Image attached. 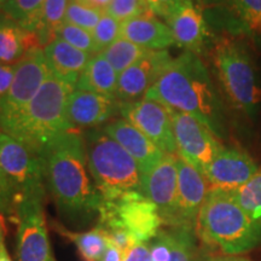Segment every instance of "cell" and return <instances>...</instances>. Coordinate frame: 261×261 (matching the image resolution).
Returning <instances> with one entry per match:
<instances>
[{"mask_svg": "<svg viewBox=\"0 0 261 261\" xmlns=\"http://www.w3.org/2000/svg\"><path fill=\"white\" fill-rule=\"evenodd\" d=\"M45 0H9L2 12L12 18L25 32L37 34Z\"/></svg>", "mask_w": 261, "mask_h": 261, "instance_id": "28", "label": "cell"}, {"mask_svg": "<svg viewBox=\"0 0 261 261\" xmlns=\"http://www.w3.org/2000/svg\"><path fill=\"white\" fill-rule=\"evenodd\" d=\"M202 261H249L244 257H238L236 255H225V256H212L203 259Z\"/></svg>", "mask_w": 261, "mask_h": 261, "instance_id": "42", "label": "cell"}, {"mask_svg": "<svg viewBox=\"0 0 261 261\" xmlns=\"http://www.w3.org/2000/svg\"><path fill=\"white\" fill-rule=\"evenodd\" d=\"M5 228L0 230V261H12L11 256L6 249L5 246V241H4V232Z\"/></svg>", "mask_w": 261, "mask_h": 261, "instance_id": "41", "label": "cell"}, {"mask_svg": "<svg viewBox=\"0 0 261 261\" xmlns=\"http://www.w3.org/2000/svg\"><path fill=\"white\" fill-rule=\"evenodd\" d=\"M0 214L3 217L16 218V205L8 180L0 167Z\"/></svg>", "mask_w": 261, "mask_h": 261, "instance_id": "36", "label": "cell"}, {"mask_svg": "<svg viewBox=\"0 0 261 261\" xmlns=\"http://www.w3.org/2000/svg\"><path fill=\"white\" fill-rule=\"evenodd\" d=\"M15 75V65L0 62V100L5 97Z\"/></svg>", "mask_w": 261, "mask_h": 261, "instance_id": "37", "label": "cell"}, {"mask_svg": "<svg viewBox=\"0 0 261 261\" xmlns=\"http://www.w3.org/2000/svg\"><path fill=\"white\" fill-rule=\"evenodd\" d=\"M197 236L226 255L252 250L261 242V224L241 207L233 192L210 189L196 223Z\"/></svg>", "mask_w": 261, "mask_h": 261, "instance_id": "4", "label": "cell"}, {"mask_svg": "<svg viewBox=\"0 0 261 261\" xmlns=\"http://www.w3.org/2000/svg\"><path fill=\"white\" fill-rule=\"evenodd\" d=\"M254 160L240 149L224 148L204 172L211 189L234 192L257 172Z\"/></svg>", "mask_w": 261, "mask_h": 261, "instance_id": "16", "label": "cell"}, {"mask_svg": "<svg viewBox=\"0 0 261 261\" xmlns=\"http://www.w3.org/2000/svg\"><path fill=\"white\" fill-rule=\"evenodd\" d=\"M175 45L200 56L208 39V27L202 10L195 4L184 5L166 19Z\"/></svg>", "mask_w": 261, "mask_h": 261, "instance_id": "19", "label": "cell"}, {"mask_svg": "<svg viewBox=\"0 0 261 261\" xmlns=\"http://www.w3.org/2000/svg\"><path fill=\"white\" fill-rule=\"evenodd\" d=\"M125 259V254H123L116 246H114L113 243L109 242L106 252H104L99 261H123Z\"/></svg>", "mask_w": 261, "mask_h": 261, "instance_id": "39", "label": "cell"}, {"mask_svg": "<svg viewBox=\"0 0 261 261\" xmlns=\"http://www.w3.org/2000/svg\"><path fill=\"white\" fill-rule=\"evenodd\" d=\"M40 156L46 188L62 217L74 224L98 217L102 196L90 173L83 135L77 129L62 133Z\"/></svg>", "mask_w": 261, "mask_h": 261, "instance_id": "1", "label": "cell"}, {"mask_svg": "<svg viewBox=\"0 0 261 261\" xmlns=\"http://www.w3.org/2000/svg\"><path fill=\"white\" fill-rule=\"evenodd\" d=\"M202 6L220 10L243 32L261 40V0H204Z\"/></svg>", "mask_w": 261, "mask_h": 261, "instance_id": "24", "label": "cell"}, {"mask_svg": "<svg viewBox=\"0 0 261 261\" xmlns=\"http://www.w3.org/2000/svg\"><path fill=\"white\" fill-rule=\"evenodd\" d=\"M171 116L178 155L204 175L224 145L204 123L190 114L171 109Z\"/></svg>", "mask_w": 261, "mask_h": 261, "instance_id": "9", "label": "cell"}, {"mask_svg": "<svg viewBox=\"0 0 261 261\" xmlns=\"http://www.w3.org/2000/svg\"><path fill=\"white\" fill-rule=\"evenodd\" d=\"M102 15L103 11L83 4L77 0H70L64 22L76 25L79 28L86 29L89 32H93Z\"/></svg>", "mask_w": 261, "mask_h": 261, "instance_id": "32", "label": "cell"}, {"mask_svg": "<svg viewBox=\"0 0 261 261\" xmlns=\"http://www.w3.org/2000/svg\"><path fill=\"white\" fill-rule=\"evenodd\" d=\"M178 190L173 225L196 231L198 214L210 192V182L194 166L178 155Z\"/></svg>", "mask_w": 261, "mask_h": 261, "instance_id": "15", "label": "cell"}, {"mask_svg": "<svg viewBox=\"0 0 261 261\" xmlns=\"http://www.w3.org/2000/svg\"><path fill=\"white\" fill-rule=\"evenodd\" d=\"M92 34L99 52H102L108 46L114 44L117 39L121 38V22L117 21L115 17L107 12H103Z\"/></svg>", "mask_w": 261, "mask_h": 261, "instance_id": "33", "label": "cell"}, {"mask_svg": "<svg viewBox=\"0 0 261 261\" xmlns=\"http://www.w3.org/2000/svg\"><path fill=\"white\" fill-rule=\"evenodd\" d=\"M212 60L223 90L234 109L255 116L261 106V84L243 45L228 37L215 41Z\"/></svg>", "mask_w": 261, "mask_h": 261, "instance_id": "6", "label": "cell"}, {"mask_svg": "<svg viewBox=\"0 0 261 261\" xmlns=\"http://www.w3.org/2000/svg\"><path fill=\"white\" fill-rule=\"evenodd\" d=\"M194 233L185 227L161 228L149 243L151 261H202Z\"/></svg>", "mask_w": 261, "mask_h": 261, "instance_id": "20", "label": "cell"}, {"mask_svg": "<svg viewBox=\"0 0 261 261\" xmlns=\"http://www.w3.org/2000/svg\"><path fill=\"white\" fill-rule=\"evenodd\" d=\"M106 12L122 23L127 19L149 14L151 10L145 0H112Z\"/></svg>", "mask_w": 261, "mask_h": 261, "instance_id": "34", "label": "cell"}, {"mask_svg": "<svg viewBox=\"0 0 261 261\" xmlns=\"http://www.w3.org/2000/svg\"><path fill=\"white\" fill-rule=\"evenodd\" d=\"M74 90L75 86L50 74L27 106L0 120V130L40 154L62 133L75 129L67 114L68 98Z\"/></svg>", "mask_w": 261, "mask_h": 261, "instance_id": "3", "label": "cell"}, {"mask_svg": "<svg viewBox=\"0 0 261 261\" xmlns=\"http://www.w3.org/2000/svg\"><path fill=\"white\" fill-rule=\"evenodd\" d=\"M123 261H151L149 243L136 244Z\"/></svg>", "mask_w": 261, "mask_h": 261, "instance_id": "38", "label": "cell"}, {"mask_svg": "<svg viewBox=\"0 0 261 261\" xmlns=\"http://www.w3.org/2000/svg\"><path fill=\"white\" fill-rule=\"evenodd\" d=\"M58 232L71 241L76 246L81 256L87 261H99L109 244L106 233L98 226H94L92 230L86 232H74L58 226Z\"/></svg>", "mask_w": 261, "mask_h": 261, "instance_id": "26", "label": "cell"}, {"mask_svg": "<svg viewBox=\"0 0 261 261\" xmlns=\"http://www.w3.org/2000/svg\"><path fill=\"white\" fill-rule=\"evenodd\" d=\"M149 9L155 16L166 21L184 5L190 4L194 0H145Z\"/></svg>", "mask_w": 261, "mask_h": 261, "instance_id": "35", "label": "cell"}, {"mask_svg": "<svg viewBox=\"0 0 261 261\" xmlns=\"http://www.w3.org/2000/svg\"><path fill=\"white\" fill-rule=\"evenodd\" d=\"M57 38L68 42L77 50L86 52L91 56L99 54V48L97 46L92 32L86 31V29L64 22L57 33Z\"/></svg>", "mask_w": 261, "mask_h": 261, "instance_id": "31", "label": "cell"}, {"mask_svg": "<svg viewBox=\"0 0 261 261\" xmlns=\"http://www.w3.org/2000/svg\"><path fill=\"white\" fill-rule=\"evenodd\" d=\"M3 215L0 214V230H3V228H4V224H3Z\"/></svg>", "mask_w": 261, "mask_h": 261, "instance_id": "44", "label": "cell"}, {"mask_svg": "<svg viewBox=\"0 0 261 261\" xmlns=\"http://www.w3.org/2000/svg\"><path fill=\"white\" fill-rule=\"evenodd\" d=\"M0 167L11 189L16 210L24 201H44L46 182L40 154L2 130Z\"/></svg>", "mask_w": 261, "mask_h": 261, "instance_id": "7", "label": "cell"}, {"mask_svg": "<svg viewBox=\"0 0 261 261\" xmlns=\"http://www.w3.org/2000/svg\"><path fill=\"white\" fill-rule=\"evenodd\" d=\"M203 2H204V0H197V3H198V4H200V5L203 4Z\"/></svg>", "mask_w": 261, "mask_h": 261, "instance_id": "45", "label": "cell"}, {"mask_svg": "<svg viewBox=\"0 0 261 261\" xmlns=\"http://www.w3.org/2000/svg\"><path fill=\"white\" fill-rule=\"evenodd\" d=\"M173 58L168 50H149L138 62L119 75L115 98L119 103L143 99L165 73Z\"/></svg>", "mask_w": 261, "mask_h": 261, "instance_id": "13", "label": "cell"}, {"mask_svg": "<svg viewBox=\"0 0 261 261\" xmlns=\"http://www.w3.org/2000/svg\"><path fill=\"white\" fill-rule=\"evenodd\" d=\"M233 196L247 214L261 224V169H257L243 187L234 191Z\"/></svg>", "mask_w": 261, "mask_h": 261, "instance_id": "30", "label": "cell"}, {"mask_svg": "<svg viewBox=\"0 0 261 261\" xmlns=\"http://www.w3.org/2000/svg\"><path fill=\"white\" fill-rule=\"evenodd\" d=\"M87 165L103 200L112 201L130 192H142L143 174L128 152L102 128L83 135Z\"/></svg>", "mask_w": 261, "mask_h": 261, "instance_id": "5", "label": "cell"}, {"mask_svg": "<svg viewBox=\"0 0 261 261\" xmlns=\"http://www.w3.org/2000/svg\"><path fill=\"white\" fill-rule=\"evenodd\" d=\"M70 0H45L40 16L37 38L44 47L57 38V33L65 21ZM42 47V48H44Z\"/></svg>", "mask_w": 261, "mask_h": 261, "instance_id": "27", "label": "cell"}, {"mask_svg": "<svg viewBox=\"0 0 261 261\" xmlns=\"http://www.w3.org/2000/svg\"><path fill=\"white\" fill-rule=\"evenodd\" d=\"M8 2H9V0H0V12H2L3 8H4L5 4H6V3H8Z\"/></svg>", "mask_w": 261, "mask_h": 261, "instance_id": "43", "label": "cell"}, {"mask_svg": "<svg viewBox=\"0 0 261 261\" xmlns=\"http://www.w3.org/2000/svg\"><path fill=\"white\" fill-rule=\"evenodd\" d=\"M119 114L144 133L165 154H178L171 109L167 106L143 98L136 102L120 103Z\"/></svg>", "mask_w": 261, "mask_h": 261, "instance_id": "10", "label": "cell"}, {"mask_svg": "<svg viewBox=\"0 0 261 261\" xmlns=\"http://www.w3.org/2000/svg\"><path fill=\"white\" fill-rule=\"evenodd\" d=\"M35 47H41L37 35L25 32L17 22L0 12V62L15 65Z\"/></svg>", "mask_w": 261, "mask_h": 261, "instance_id": "23", "label": "cell"}, {"mask_svg": "<svg viewBox=\"0 0 261 261\" xmlns=\"http://www.w3.org/2000/svg\"><path fill=\"white\" fill-rule=\"evenodd\" d=\"M117 81H119V74L102 52H99L91 57L75 89L91 91V92L115 98Z\"/></svg>", "mask_w": 261, "mask_h": 261, "instance_id": "25", "label": "cell"}, {"mask_svg": "<svg viewBox=\"0 0 261 261\" xmlns=\"http://www.w3.org/2000/svg\"><path fill=\"white\" fill-rule=\"evenodd\" d=\"M77 2L89 5L91 8L99 10V11L106 12V10L108 9L110 3H112V0H77Z\"/></svg>", "mask_w": 261, "mask_h": 261, "instance_id": "40", "label": "cell"}, {"mask_svg": "<svg viewBox=\"0 0 261 261\" xmlns=\"http://www.w3.org/2000/svg\"><path fill=\"white\" fill-rule=\"evenodd\" d=\"M97 226L102 230H123L139 244L150 243L163 223L151 201L140 192H130L112 201L102 198Z\"/></svg>", "mask_w": 261, "mask_h": 261, "instance_id": "8", "label": "cell"}, {"mask_svg": "<svg viewBox=\"0 0 261 261\" xmlns=\"http://www.w3.org/2000/svg\"><path fill=\"white\" fill-rule=\"evenodd\" d=\"M121 37L151 51L167 50L175 45L167 23H163L152 12L122 22Z\"/></svg>", "mask_w": 261, "mask_h": 261, "instance_id": "22", "label": "cell"}, {"mask_svg": "<svg viewBox=\"0 0 261 261\" xmlns=\"http://www.w3.org/2000/svg\"><path fill=\"white\" fill-rule=\"evenodd\" d=\"M120 103L116 98L75 89L68 98L67 114L70 125L77 128H97L109 122L119 113Z\"/></svg>", "mask_w": 261, "mask_h": 261, "instance_id": "17", "label": "cell"}, {"mask_svg": "<svg viewBox=\"0 0 261 261\" xmlns=\"http://www.w3.org/2000/svg\"><path fill=\"white\" fill-rule=\"evenodd\" d=\"M178 154H165L158 165L143 175L142 192L156 205L166 226H172L178 190Z\"/></svg>", "mask_w": 261, "mask_h": 261, "instance_id": "14", "label": "cell"}, {"mask_svg": "<svg viewBox=\"0 0 261 261\" xmlns=\"http://www.w3.org/2000/svg\"><path fill=\"white\" fill-rule=\"evenodd\" d=\"M102 129L132 156L143 175L151 171L165 155L144 133L123 117L113 120Z\"/></svg>", "mask_w": 261, "mask_h": 261, "instance_id": "18", "label": "cell"}, {"mask_svg": "<svg viewBox=\"0 0 261 261\" xmlns=\"http://www.w3.org/2000/svg\"><path fill=\"white\" fill-rule=\"evenodd\" d=\"M17 261H55L42 201H24L16 210Z\"/></svg>", "mask_w": 261, "mask_h": 261, "instance_id": "12", "label": "cell"}, {"mask_svg": "<svg viewBox=\"0 0 261 261\" xmlns=\"http://www.w3.org/2000/svg\"><path fill=\"white\" fill-rule=\"evenodd\" d=\"M50 71L45 61L42 47L29 50L15 64V75L5 97L0 100V120L14 115L27 106L40 90Z\"/></svg>", "mask_w": 261, "mask_h": 261, "instance_id": "11", "label": "cell"}, {"mask_svg": "<svg viewBox=\"0 0 261 261\" xmlns=\"http://www.w3.org/2000/svg\"><path fill=\"white\" fill-rule=\"evenodd\" d=\"M148 51L149 50H145V48L121 37L110 46H108L106 50H103L102 54L106 56L108 62L113 65L116 73L120 75L126 69H128L130 65L138 62Z\"/></svg>", "mask_w": 261, "mask_h": 261, "instance_id": "29", "label": "cell"}, {"mask_svg": "<svg viewBox=\"0 0 261 261\" xmlns=\"http://www.w3.org/2000/svg\"><path fill=\"white\" fill-rule=\"evenodd\" d=\"M42 50L50 74L71 86H76L81 74L92 57L60 38L52 40Z\"/></svg>", "mask_w": 261, "mask_h": 261, "instance_id": "21", "label": "cell"}, {"mask_svg": "<svg viewBox=\"0 0 261 261\" xmlns=\"http://www.w3.org/2000/svg\"><path fill=\"white\" fill-rule=\"evenodd\" d=\"M144 98L190 114L219 139L226 133V115L221 98L207 67L200 56L192 52L184 51L180 56L173 58Z\"/></svg>", "mask_w": 261, "mask_h": 261, "instance_id": "2", "label": "cell"}]
</instances>
